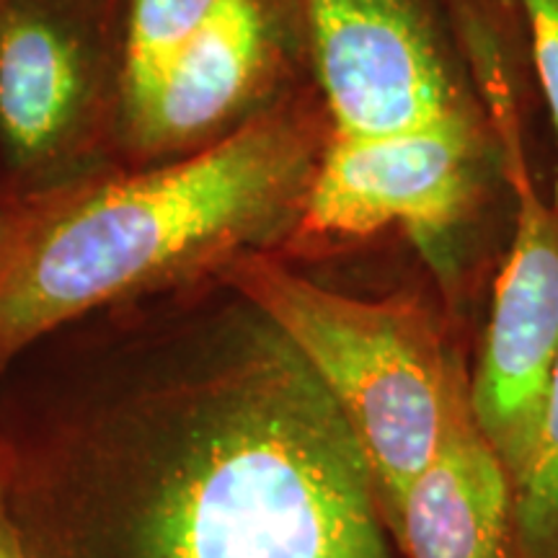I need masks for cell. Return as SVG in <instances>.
<instances>
[{
  "mask_svg": "<svg viewBox=\"0 0 558 558\" xmlns=\"http://www.w3.org/2000/svg\"><path fill=\"white\" fill-rule=\"evenodd\" d=\"M0 469L37 558H403L331 396L243 300L197 352L0 435Z\"/></svg>",
  "mask_w": 558,
  "mask_h": 558,
  "instance_id": "1",
  "label": "cell"
},
{
  "mask_svg": "<svg viewBox=\"0 0 558 558\" xmlns=\"http://www.w3.org/2000/svg\"><path fill=\"white\" fill-rule=\"evenodd\" d=\"M326 137L308 109L277 107L177 163L26 199L0 220V365L117 300L282 248Z\"/></svg>",
  "mask_w": 558,
  "mask_h": 558,
  "instance_id": "2",
  "label": "cell"
},
{
  "mask_svg": "<svg viewBox=\"0 0 558 558\" xmlns=\"http://www.w3.org/2000/svg\"><path fill=\"white\" fill-rule=\"evenodd\" d=\"M220 279L331 396L393 530L403 494L437 448L452 375L469 360L452 311L427 292L360 298L324 288L275 251H246Z\"/></svg>",
  "mask_w": 558,
  "mask_h": 558,
  "instance_id": "3",
  "label": "cell"
},
{
  "mask_svg": "<svg viewBox=\"0 0 558 558\" xmlns=\"http://www.w3.org/2000/svg\"><path fill=\"white\" fill-rule=\"evenodd\" d=\"M488 135L469 104L435 120L375 135L326 137L300 218L275 254H331L403 230L442 282L456 277L452 243L486 184Z\"/></svg>",
  "mask_w": 558,
  "mask_h": 558,
  "instance_id": "4",
  "label": "cell"
},
{
  "mask_svg": "<svg viewBox=\"0 0 558 558\" xmlns=\"http://www.w3.org/2000/svg\"><path fill=\"white\" fill-rule=\"evenodd\" d=\"M497 122L514 230L469 365V399L520 497L541 448L558 362V197L546 199L530 177L512 114L501 111Z\"/></svg>",
  "mask_w": 558,
  "mask_h": 558,
  "instance_id": "5",
  "label": "cell"
},
{
  "mask_svg": "<svg viewBox=\"0 0 558 558\" xmlns=\"http://www.w3.org/2000/svg\"><path fill=\"white\" fill-rule=\"evenodd\" d=\"M331 135H375L456 109L427 0H303Z\"/></svg>",
  "mask_w": 558,
  "mask_h": 558,
  "instance_id": "6",
  "label": "cell"
},
{
  "mask_svg": "<svg viewBox=\"0 0 558 558\" xmlns=\"http://www.w3.org/2000/svg\"><path fill=\"white\" fill-rule=\"evenodd\" d=\"M403 558H522L518 486L473 418L469 360L452 375L437 448L393 525Z\"/></svg>",
  "mask_w": 558,
  "mask_h": 558,
  "instance_id": "7",
  "label": "cell"
},
{
  "mask_svg": "<svg viewBox=\"0 0 558 558\" xmlns=\"http://www.w3.org/2000/svg\"><path fill=\"white\" fill-rule=\"evenodd\" d=\"M271 60L262 0H226L153 86L128 104L143 148H177L209 135L256 94Z\"/></svg>",
  "mask_w": 558,
  "mask_h": 558,
  "instance_id": "8",
  "label": "cell"
},
{
  "mask_svg": "<svg viewBox=\"0 0 558 558\" xmlns=\"http://www.w3.org/2000/svg\"><path fill=\"white\" fill-rule=\"evenodd\" d=\"M78 50L58 26L11 16L0 29V130L21 156L58 143L81 99Z\"/></svg>",
  "mask_w": 558,
  "mask_h": 558,
  "instance_id": "9",
  "label": "cell"
},
{
  "mask_svg": "<svg viewBox=\"0 0 558 558\" xmlns=\"http://www.w3.org/2000/svg\"><path fill=\"white\" fill-rule=\"evenodd\" d=\"M226 0H132L124 88L128 104L140 99L173 54L218 13Z\"/></svg>",
  "mask_w": 558,
  "mask_h": 558,
  "instance_id": "10",
  "label": "cell"
},
{
  "mask_svg": "<svg viewBox=\"0 0 558 558\" xmlns=\"http://www.w3.org/2000/svg\"><path fill=\"white\" fill-rule=\"evenodd\" d=\"M518 522L522 558H558V362L538 456L520 488Z\"/></svg>",
  "mask_w": 558,
  "mask_h": 558,
  "instance_id": "11",
  "label": "cell"
},
{
  "mask_svg": "<svg viewBox=\"0 0 558 558\" xmlns=\"http://www.w3.org/2000/svg\"><path fill=\"white\" fill-rule=\"evenodd\" d=\"M525 11L533 62L558 135V0H520Z\"/></svg>",
  "mask_w": 558,
  "mask_h": 558,
  "instance_id": "12",
  "label": "cell"
},
{
  "mask_svg": "<svg viewBox=\"0 0 558 558\" xmlns=\"http://www.w3.org/2000/svg\"><path fill=\"white\" fill-rule=\"evenodd\" d=\"M0 558H37L32 554L29 543L24 541V533H21L19 522L11 512L3 469H0Z\"/></svg>",
  "mask_w": 558,
  "mask_h": 558,
  "instance_id": "13",
  "label": "cell"
}]
</instances>
